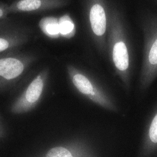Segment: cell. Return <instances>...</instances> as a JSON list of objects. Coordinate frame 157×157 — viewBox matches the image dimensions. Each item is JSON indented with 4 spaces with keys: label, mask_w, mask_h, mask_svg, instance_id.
Returning a JSON list of instances; mask_svg holds the SVG:
<instances>
[{
    "label": "cell",
    "mask_w": 157,
    "mask_h": 157,
    "mask_svg": "<svg viewBox=\"0 0 157 157\" xmlns=\"http://www.w3.org/2000/svg\"><path fill=\"white\" fill-rule=\"evenodd\" d=\"M35 59L18 50L0 53V92L13 86Z\"/></svg>",
    "instance_id": "obj_1"
},
{
    "label": "cell",
    "mask_w": 157,
    "mask_h": 157,
    "mask_svg": "<svg viewBox=\"0 0 157 157\" xmlns=\"http://www.w3.org/2000/svg\"><path fill=\"white\" fill-rule=\"evenodd\" d=\"M147 18L145 26L147 51L140 84L142 92L148 89L157 77V15L149 14Z\"/></svg>",
    "instance_id": "obj_2"
},
{
    "label": "cell",
    "mask_w": 157,
    "mask_h": 157,
    "mask_svg": "<svg viewBox=\"0 0 157 157\" xmlns=\"http://www.w3.org/2000/svg\"><path fill=\"white\" fill-rule=\"evenodd\" d=\"M49 75L48 68L41 71L12 103L10 107L11 113L14 114H25L34 109L41 101Z\"/></svg>",
    "instance_id": "obj_3"
},
{
    "label": "cell",
    "mask_w": 157,
    "mask_h": 157,
    "mask_svg": "<svg viewBox=\"0 0 157 157\" xmlns=\"http://www.w3.org/2000/svg\"><path fill=\"white\" fill-rule=\"evenodd\" d=\"M67 71L73 84L77 90L102 107L112 112H116V105L105 93L96 88L89 78L71 66L67 67Z\"/></svg>",
    "instance_id": "obj_4"
},
{
    "label": "cell",
    "mask_w": 157,
    "mask_h": 157,
    "mask_svg": "<svg viewBox=\"0 0 157 157\" xmlns=\"http://www.w3.org/2000/svg\"><path fill=\"white\" fill-rule=\"evenodd\" d=\"M28 39V35L8 17L0 20V53L18 50Z\"/></svg>",
    "instance_id": "obj_5"
},
{
    "label": "cell",
    "mask_w": 157,
    "mask_h": 157,
    "mask_svg": "<svg viewBox=\"0 0 157 157\" xmlns=\"http://www.w3.org/2000/svg\"><path fill=\"white\" fill-rule=\"evenodd\" d=\"M69 0H14L9 4L10 14L38 13L63 8Z\"/></svg>",
    "instance_id": "obj_6"
},
{
    "label": "cell",
    "mask_w": 157,
    "mask_h": 157,
    "mask_svg": "<svg viewBox=\"0 0 157 157\" xmlns=\"http://www.w3.org/2000/svg\"><path fill=\"white\" fill-rule=\"evenodd\" d=\"M144 141L148 153L157 151V105L147 122L144 133Z\"/></svg>",
    "instance_id": "obj_7"
},
{
    "label": "cell",
    "mask_w": 157,
    "mask_h": 157,
    "mask_svg": "<svg viewBox=\"0 0 157 157\" xmlns=\"http://www.w3.org/2000/svg\"><path fill=\"white\" fill-rule=\"evenodd\" d=\"M113 59L114 65L120 71L125 73L129 65V58L127 47L124 42L115 44L113 50Z\"/></svg>",
    "instance_id": "obj_8"
},
{
    "label": "cell",
    "mask_w": 157,
    "mask_h": 157,
    "mask_svg": "<svg viewBox=\"0 0 157 157\" xmlns=\"http://www.w3.org/2000/svg\"><path fill=\"white\" fill-rule=\"evenodd\" d=\"M39 27L41 31L48 37L57 39L60 37L59 18L53 16H47L41 18Z\"/></svg>",
    "instance_id": "obj_9"
},
{
    "label": "cell",
    "mask_w": 157,
    "mask_h": 157,
    "mask_svg": "<svg viewBox=\"0 0 157 157\" xmlns=\"http://www.w3.org/2000/svg\"><path fill=\"white\" fill-rule=\"evenodd\" d=\"M59 27L60 36L70 38L74 35L75 25L72 20L68 14H65L59 18Z\"/></svg>",
    "instance_id": "obj_10"
},
{
    "label": "cell",
    "mask_w": 157,
    "mask_h": 157,
    "mask_svg": "<svg viewBox=\"0 0 157 157\" xmlns=\"http://www.w3.org/2000/svg\"><path fill=\"white\" fill-rule=\"evenodd\" d=\"M45 157H74L72 154L66 147H56L48 151Z\"/></svg>",
    "instance_id": "obj_11"
},
{
    "label": "cell",
    "mask_w": 157,
    "mask_h": 157,
    "mask_svg": "<svg viewBox=\"0 0 157 157\" xmlns=\"http://www.w3.org/2000/svg\"><path fill=\"white\" fill-rule=\"evenodd\" d=\"M10 15L9 4L0 2V20L7 18Z\"/></svg>",
    "instance_id": "obj_12"
},
{
    "label": "cell",
    "mask_w": 157,
    "mask_h": 157,
    "mask_svg": "<svg viewBox=\"0 0 157 157\" xmlns=\"http://www.w3.org/2000/svg\"><path fill=\"white\" fill-rule=\"evenodd\" d=\"M7 135V131L2 120L0 118V139L4 138Z\"/></svg>",
    "instance_id": "obj_13"
}]
</instances>
